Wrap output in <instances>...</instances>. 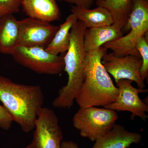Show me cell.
I'll return each mask as SVG.
<instances>
[{
    "label": "cell",
    "mask_w": 148,
    "mask_h": 148,
    "mask_svg": "<svg viewBox=\"0 0 148 148\" xmlns=\"http://www.w3.org/2000/svg\"><path fill=\"white\" fill-rule=\"evenodd\" d=\"M108 50L102 46L86 53L83 82L75 99L80 108H104L114 103L118 95V88L102 64Z\"/></svg>",
    "instance_id": "6da1fadb"
},
{
    "label": "cell",
    "mask_w": 148,
    "mask_h": 148,
    "mask_svg": "<svg viewBox=\"0 0 148 148\" xmlns=\"http://www.w3.org/2000/svg\"><path fill=\"white\" fill-rule=\"evenodd\" d=\"M0 101L13 121L29 132L35 129L44 95L39 86L19 84L0 76Z\"/></svg>",
    "instance_id": "7a4b0ae2"
},
{
    "label": "cell",
    "mask_w": 148,
    "mask_h": 148,
    "mask_svg": "<svg viewBox=\"0 0 148 148\" xmlns=\"http://www.w3.org/2000/svg\"><path fill=\"white\" fill-rule=\"evenodd\" d=\"M86 28L78 20L71 31L69 49L64 56V71L68 76L67 84L58 90V95L52 102L53 107L70 109L73 105L83 82L84 70L86 52L84 37Z\"/></svg>",
    "instance_id": "3957f363"
},
{
    "label": "cell",
    "mask_w": 148,
    "mask_h": 148,
    "mask_svg": "<svg viewBox=\"0 0 148 148\" xmlns=\"http://www.w3.org/2000/svg\"><path fill=\"white\" fill-rule=\"evenodd\" d=\"M125 27L130 29L129 33L114 41L106 43L103 46L118 56L132 55L141 58L135 45L138 39L148 33L147 0H132V11Z\"/></svg>",
    "instance_id": "277c9868"
},
{
    "label": "cell",
    "mask_w": 148,
    "mask_h": 148,
    "mask_svg": "<svg viewBox=\"0 0 148 148\" xmlns=\"http://www.w3.org/2000/svg\"><path fill=\"white\" fill-rule=\"evenodd\" d=\"M119 116L116 111L97 107L80 108L73 119L74 127L83 138L95 142L116 124Z\"/></svg>",
    "instance_id": "5b68a950"
},
{
    "label": "cell",
    "mask_w": 148,
    "mask_h": 148,
    "mask_svg": "<svg viewBox=\"0 0 148 148\" xmlns=\"http://www.w3.org/2000/svg\"><path fill=\"white\" fill-rule=\"evenodd\" d=\"M65 53L56 55L45 48L17 46L11 55L18 64L37 73L57 75L64 71Z\"/></svg>",
    "instance_id": "8992f818"
},
{
    "label": "cell",
    "mask_w": 148,
    "mask_h": 148,
    "mask_svg": "<svg viewBox=\"0 0 148 148\" xmlns=\"http://www.w3.org/2000/svg\"><path fill=\"white\" fill-rule=\"evenodd\" d=\"M32 142L37 148H61L63 134L53 110L42 107L39 112Z\"/></svg>",
    "instance_id": "52a82bcc"
},
{
    "label": "cell",
    "mask_w": 148,
    "mask_h": 148,
    "mask_svg": "<svg viewBox=\"0 0 148 148\" xmlns=\"http://www.w3.org/2000/svg\"><path fill=\"white\" fill-rule=\"evenodd\" d=\"M133 82L128 79H121L116 82L119 89V94L115 101L104 108L115 111H127L132 113L130 119L133 120L135 117H139L146 121L148 116L147 105L139 97L140 93H146L148 89L136 88L132 86Z\"/></svg>",
    "instance_id": "ba28073f"
},
{
    "label": "cell",
    "mask_w": 148,
    "mask_h": 148,
    "mask_svg": "<svg viewBox=\"0 0 148 148\" xmlns=\"http://www.w3.org/2000/svg\"><path fill=\"white\" fill-rule=\"evenodd\" d=\"M102 62L108 73L114 77L116 83L121 79H128L136 83L139 88L145 87L140 75L142 66L140 57L132 55L118 56L112 52L103 56Z\"/></svg>",
    "instance_id": "9c48e42d"
},
{
    "label": "cell",
    "mask_w": 148,
    "mask_h": 148,
    "mask_svg": "<svg viewBox=\"0 0 148 148\" xmlns=\"http://www.w3.org/2000/svg\"><path fill=\"white\" fill-rule=\"evenodd\" d=\"M59 26L30 17L18 21V45L45 48L49 44Z\"/></svg>",
    "instance_id": "30bf717a"
},
{
    "label": "cell",
    "mask_w": 148,
    "mask_h": 148,
    "mask_svg": "<svg viewBox=\"0 0 148 148\" xmlns=\"http://www.w3.org/2000/svg\"><path fill=\"white\" fill-rule=\"evenodd\" d=\"M142 136L128 131L121 125L115 124L112 129L95 141L92 148H128L141 143Z\"/></svg>",
    "instance_id": "8fae6325"
},
{
    "label": "cell",
    "mask_w": 148,
    "mask_h": 148,
    "mask_svg": "<svg viewBox=\"0 0 148 148\" xmlns=\"http://www.w3.org/2000/svg\"><path fill=\"white\" fill-rule=\"evenodd\" d=\"M21 6L29 17L50 23L60 19L56 0H21Z\"/></svg>",
    "instance_id": "7c38bea8"
},
{
    "label": "cell",
    "mask_w": 148,
    "mask_h": 148,
    "mask_svg": "<svg viewBox=\"0 0 148 148\" xmlns=\"http://www.w3.org/2000/svg\"><path fill=\"white\" fill-rule=\"evenodd\" d=\"M123 34L121 29L114 24L86 29L84 37L85 49L86 52L95 50L106 43L118 39Z\"/></svg>",
    "instance_id": "4fadbf2b"
},
{
    "label": "cell",
    "mask_w": 148,
    "mask_h": 148,
    "mask_svg": "<svg viewBox=\"0 0 148 148\" xmlns=\"http://www.w3.org/2000/svg\"><path fill=\"white\" fill-rule=\"evenodd\" d=\"M71 11L77 20L82 22L86 29L110 26L114 23L112 14L103 7L98 6L90 9L73 5Z\"/></svg>",
    "instance_id": "5bb4252c"
},
{
    "label": "cell",
    "mask_w": 148,
    "mask_h": 148,
    "mask_svg": "<svg viewBox=\"0 0 148 148\" xmlns=\"http://www.w3.org/2000/svg\"><path fill=\"white\" fill-rule=\"evenodd\" d=\"M18 20L13 14L0 18V52L11 54L18 45Z\"/></svg>",
    "instance_id": "9a60e30c"
},
{
    "label": "cell",
    "mask_w": 148,
    "mask_h": 148,
    "mask_svg": "<svg viewBox=\"0 0 148 148\" xmlns=\"http://www.w3.org/2000/svg\"><path fill=\"white\" fill-rule=\"evenodd\" d=\"M77 21L73 14L69 15L66 21L59 26L53 39L45 48L46 50L56 55L66 53L70 45L71 30Z\"/></svg>",
    "instance_id": "2e32d148"
},
{
    "label": "cell",
    "mask_w": 148,
    "mask_h": 148,
    "mask_svg": "<svg viewBox=\"0 0 148 148\" xmlns=\"http://www.w3.org/2000/svg\"><path fill=\"white\" fill-rule=\"evenodd\" d=\"M96 3L110 12L114 24L122 30L125 27L132 11V0H96Z\"/></svg>",
    "instance_id": "e0dca14e"
},
{
    "label": "cell",
    "mask_w": 148,
    "mask_h": 148,
    "mask_svg": "<svg viewBox=\"0 0 148 148\" xmlns=\"http://www.w3.org/2000/svg\"><path fill=\"white\" fill-rule=\"evenodd\" d=\"M146 34L138 39L135 45L142 60L140 75L144 81L147 79L148 76V42Z\"/></svg>",
    "instance_id": "ac0fdd59"
},
{
    "label": "cell",
    "mask_w": 148,
    "mask_h": 148,
    "mask_svg": "<svg viewBox=\"0 0 148 148\" xmlns=\"http://www.w3.org/2000/svg\"><path fill=\"white\" fill-rule=\"evenodd\" d=\"M21 0H0V18L8 14L18 13Z\"/></svg>",
    "instance_id": "d6986e66"
},
{
    "label": "cell",
    "mask_w": 148,
    "mask_h": 148,
    "mask_svg": "<svg viewBox=\"0 0 148 148\" xmlns=\"http://www.w3.org/2000/svg\"><path fill=\"white\" fill-rule=\"evenodd\" d=\"M13 121L5 108L0 105V128L8 130L11 128Z\"/></svg>",
    "instance_id": "ffe728a7"
},
{
    "label": "cell",
    "mask_w": 148,
    "mask_h": 148,
    "mask_svg": "<svg viewBox=\"0 0 148 148\" xmlns=\"http://www.w3.org/2000/svg\"><path fill=\"white\" fill-rule=\"evenodd\" d=\"M64 1L66 2L74 5L76 6L83 7L87 8H90L94 3V0H58Z\"/></svg>",
    "instance_id": "44dd1931"
},
{
    "label": "cell",
    "mask_w": 148,
    "mask_h": 148,
    "mask_svg": "<svg viewBox=\"0 0 148 148\" xmlns=\"http://www.w3.org/2000/svg\"><path fill=\"white\" fill-rule=\"evenodd\" d=\"M61 148H79L78 145L72 141H65L61 143Z\"/></svg>",
    "instance_id": "7402d4cb"
},
{
    "label": "cell",
    "mask_w": 148,
    "mask_h": 148,
    "mask_svg": "<svg viewBox=\"0 0 148 148\" xmlns=\"http://www.w3.org/2000/svg\"><path fill=\"white\" fill-rule=\"evenodd\" d=\"M24 148H37L35 146L34 143V142H32V143L31 144H29V145H28V146H27V147H25Z\"/></svg>",
    "instance_id": "603a6c76"
},
{
    "label": "cell",
    "mask_w": 148,
    "mask_h": 148,
    "mask_svg": "<svg viewBox=\"0 0 148 148\" xmlns=\"http://www.w3.org/2000/svg\"></svg>",
    "instance_id": "cb8c5ba5"
}]
</instances>
